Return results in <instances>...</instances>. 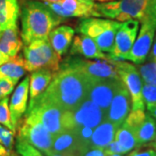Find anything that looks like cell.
I'll return each instance as SVG.
<instances>
[{
	"mask_svg": "<svg viewBox=\"0 0 156 156\" xmlns=\"http://www.w3.org/2000/svg\"><path fill=\"white\" fill-rule=\"evenodd\" d=\"M91 83L77 71L60 67L48 88L36 100L49 102L65 110H74L87 99Z\"/></svg>",
	"mask_w": 156,
	"mask_h": 156,
	"instance_id": "1",
	"label": "cell"
},
{
	"mask_svg": "<svg viewBox=\"0 0 156 156\" xmlns=\"http://www.w3.org/2000/svg\"><path fill=\"white\" fill-rule=\"evenodd\" d=\"M65 18L58 17L39 0H24L21 6V39L24 45L48 38Z\"/></svg>",
	"mask_w": 156,
	"mask_h": 156,
	"instance_id": "2",
	"label": "cell"
},
{
	"mask_svg": "<svg viewBox=\"0 0 156 156\" xmlns=\"http://www.w3.org/2000/svg\"><path fill=\"white\" fill-rule=\"evenodd\" d=\"M26 113L37 117L44 128L54 136L64 131L74 130L70 110H65L54 104L38 100L30 101Z\"/></svg>",
	"mask_w": 156,
	"mask_h": 156,
	"instance_id": "3",
	"label": "cell"
},
{
	"mask_svg": "<svg viewBox=\"0 0 156 156\" xmlns=\"http://www.w3.org/2000/svg\"><path fill=\"white\" fill-rule=\"evenodd\" d=\"M23 61L26 71L32 72L41 69H47L56 73L60 69V58L52 48L49 38L34 41L24 45Z\"/></svg>",
	"mask_w": 156,
	"mask_h": 156,
	"instance_id": "4",
	"label": "cell"
},
{
	"mask_svg": "<svg viewBox=\"0 0 156 156\" xmlns=\"http://www.w3.org/2000/svg\"><path fill=\"white\" fill-rule=\"evenodd\" d=\"M122 22L112 19L88 17L82 19L77 27L79 33L93 39L101 51L111 52L117 30Z\"/></svg>",
	"mask_w": 156,
	"mask_h": 156,
	"instance_id": "5",
	"label": "cell"
},
{
	"mask_svg": "<svg viewBox=\"0 0 156 156\" xmlns=\"http://www.w3.org/2000/svg\"><path fill=\"white\" fill-rule=\"evenodd\" d=\"M148 0H110L96 5L101 17H108L118 22L130 19L141 21L145 16Z\"/></svg>",
	"mask_w": 156,
	"mask_h": 156,
	"instance_id": "6",
	"label": "cell"
},
{
	"mask_svg": "<svg viewBox=\"0 0 156 156\" xmlns=\"http://www.w3.org/2000/svg\"><path fill=\"white\" fill-rule=\"evenodd\" d=\"M60 67L76 70L88 80L94 82L102 79H120L117 72L116 61H91L79 57H69Z\"/></svg>",
	"mask_w": 156,
	"mask_h": 156,
	"instance_id": "7",
	"label": "cell"
},
{
	"mask_svg": "<svg viewBox=\"0 0 156 156\" xmlns=\"http://www.w3.org/2000/svg\"><path fill=\"white\" fill-rule=\"evenodd\" d=\"M54 137L37 117L30 113L25 114L19 125L17 138L25 140L44 154L52 149Z\"/></svg>",
	"mask_w": 156,
	"mask_h": 156,
	"instance_id": "8",
	"label": "cell"
},
{
	"mask_svg": "<svg viewBox=\"0 0 156 156\" xmlns=\"http://www.w3.org/2000/svg\"><path fill=\"white\" fill-rule=\"evenodd\" d=\"M117 72L119 77L127 87L131 96V110H145L142 98V80L137 68L131 63L116 61Z\"/></svg>",
	"mask_w": 156,
	"mask_h": 156,
	"instance_id": "9",
	"label": "cell"
},
{
	"mask_svg": "<svg viewBox=\"0 0 156 156\" xmlns=\"http://www.w3.org/2000/svg\"><path fill=\"white\" fill-rule=\"evenodd\" d=\"M139 20L136 19L122 22L115 34L113 49L108 54L112 60L123 61L125 56L128 55L134 45L139 32Z\"/></svg>",
	"mask_w": 156,
	"mask_h": 156,
	"instance_id": "10",
	"label": "cell"
},
{
	"mask_svg": "<svg viewBox=\"0 0 156 156\" xmlns=\"http://www.w3.org/2000/svg\"><path fill=\"white\" fill-rule=\"evenodd\" d=\"M140 22L141 26L139 34L134 41L132 49L128 55L125 56L123 61L128 60L135 64H141L147 60L150 52L155 37L156 27L146 18H143Z\"/></svg>",
	"mask_w": 156,
	"mask_h": 156,
	"instance_id": "11",
	"label": "cell"
},
{
	"mask_svg": "<svg viewBox=\"0 0 156 156\" xmlns=\"http://www.w3.org/2000/svg\"><path fill=\"white\" fill-rule=\"evenodd\" d=\"M122 83L121 79L114 78L94 81L90 83L87 98L106 113Z\"/></svg>",
	"mask_w": 156,
	"mask_h": 156,
	"instance_id": "12",
	"label": "cell"
},
{
	"mask_svg": "<svg viewBox=\"0 0 156 156\" xmlns=\"http://www.w3.org/2000/svg\"><path fill=\"white\" fill-rule=\"evenodd\" d=\"M71 111L73 123L76 129L80 127H89L95 129L106 119V113L88 98Z\"/></svg>",
	"mask_w": 156,
	"mask_h": 156,
	"instance_id": "13",
	"label": "cell"
},
{
	"mask_svg": "<svg viewBox=\"0 0 156 156\" xmlns=\"http://www.w3.org/2000/svg\"><path fill=\"white\" fill-rule=\"evenodd\" d=\"M131 96L125 84L122 83L113 97L108 109L106 112V119L121 127L127 119L131 110Z\"/></svg>",
	"mask_w": 156,
	"mask_h": 156,
	"instance_id": "14",
	"label": "cell"
},
{
	"mask_svg": "<svg viewBox=\"0 0 156 156\" xmlns=\"http://www.w3.org/2000/svg\"><path fill=\"white\" fill-rule=\"evenodd\" d=\"M51 150L62 156H83L88 151L73 130L56 134L54 137Z\"/></svg>",
	"mask_w": 156,
	"mask_h": 156,
	"instance_id": "15",
	"label": "cell"
},
{
	"mask_svg": "<svg viewBox=\"0 0 156 156\" xmlns=\"http://www.w3.org/2000/svg\"><path fill=\"white\" fill-rule=\"evenodd\" d=\"M29 89H30V76H26L14 90L10 101V111L11 121L17 128L23 115L27 110Z\"/></svg>",
	"mask_w": 156,
	"mask_h": 156,
	"instance_id": "16",
	"label": "cell"
},
{
	"mask_svg": "<svg viewBox=\"0 0 156 156\" xmlns=\"http://www.w3.org/2000/svg\"><path fill=\"white\" fill-rule=\"evenodd\" d=\"M70 55H81L88 58H96L104 61H113L110 56L99 49L95 42L87 36L75 37L70 49Z\"/></svg>",
	"mask_w": 156,
	"mask_h": 156,
	"instance_id": "17",
	"label": "cell"
},
{
	"mask_svg": "<svg viewBox=\"0 0 156 156\" xmlns=\"http://www.w3.org/2000/svg\"><path fill=\"white\" fill-rule=\"evenodd\" d=\"M68 17H101L94 0H62L59 3Z\"/></svg>",
	"mask_w": 156,
	"mask_h": 156,
	"instance_id": "18",
	"label": "cell"
},
{
	"mask_svg": "<svg viewBox=\"0 0 156 156\" xmlns=\"http://www.w3.org/2000/svg\"><path fill=\"white\" fill-rule=\"evenodd\" d=\"M118 125L105 119L94 129L89 142V149L104 148L115 140Z\"/></svg>",
	"mask_w": 156,
	"mask_h": 156,
	"instance_id": "19",
	"label": "cell"
},
{
	"mask_svg": "<svg viewBox=\"0 0 156 156\" xmlns=\"http://www.w3.org/2000/svg\"><path fill=\"white\" fill-rule=\"evenodd\" d=\"M75 30L69 25H61L53 29L48 37L52 48L59 56L66 54L71 44Z\"/></svg>",
	"mask_w": 156,
	"mask_h": 156,
	"instance_id": "20",
	"label": "cell"
},
{
	"mask_svg": "<svg viewBox=\"0 0 156 156\" xmlns=\"http://www.w3.org/2000/svg\"><path fill=\"white\" fill-rule=\"evenodd\" d=\"M23 41L19 37L17 26L2 30L0 36V52L9 57H14L22 49Z\"/></svg>",
	"mask_w": 156,
	"mask_h": 156,
	"instance_id": "21",
	"label": "cell"
},
{
	"mask_svg": "<svg viewBox=\"0 0 156 156\" xmlns=\"http://www.w3.org/2000/svg\"><path fill=\"white\" fill-rule=\"evenodd\" d=\"M25 72L23 57L21 55H17L0 66V80H8L17 85Z\"/></svg>",
	"mask_w": 156,
	"mask_h": 156,
	"instance_id": "22",
	"label": "cell"
},
{
	"mask_svg": "<svg viewBox=\"0 0 156 156\" xmlns=\"http://www.w3.org/2000/svg\"><path fill=\"white\" fill-rule=\"evenodd\" d=\"M56 73L47 69L32 71L30 76V101L36 99L44 92L51 83Z\"/></svg>",
	"mask_w": 156,
	"mask_h": 156,
	"instance_id": "23",
	"label": "cell"
},
{
	"mask_svg": "<svg viewBox=\"0 0 156 156\" xmlns=\"http://www.w3.org/2000/svg\"><path fill=\"white\" fill-rule=\"evenodd\" d=\"M20 13L18 0H0V28L2 30L17 26Z\"/></svg>",
	"mask_w": 156,
	"mask_h": 156,
	"instance_id": "24",
	"label": "cell"
},
{
	"mask_svg": "<svg viewBox=\"0 0 156 156\" xmlns=\"http://www.w3.org/2000/svg\"><path fill=\"white\" fill-rule=\"evenodd\" d=\"M138 147L149 146L156 135V121L149 113L146 114L143 122L134 130Z\"/></svg>",
	"mask_w": 156,
	"mask_h": 156,
	"instance_id": "25",
	"label": "cell"
},
{
	"mask_svg": "<svg viewBox=\"0 0 156 156\" xmlns=\"http://www.w3.org/2000/svg\"><path fill=\"white\" fill-rule=\"evenodd\" d=\"M115 140L122 147L125 154H128L138 147L134 133L130 128L123 124L117 129Z\"/></svg>",
	"mask_w": 156,
	"mask_h": 156,
	"instance_id": "26",
	"label": "cell"
},
{
	"mask_svg": "<svg viewBox=\"0 0 156 156\" xmlns=\"http://www.w3.org/2000/svg\"><path fill=\"white\" fill-rule=\"evenodd\" d=\"M0 124L8 129L16 133L17 128L13 125L11 121V111L9 107V97L6 96L0 100Z\"/></svg>",
	"mask_w": 156,
	"mask_h": 156,
	"instance_id": "27",
	"label": "cell"
},
{
	"mask_svg": "<svg viewBox=\"0 0 156 156\" xmlns=\"http://www.w3.org/2000/svg\"><path fill=\"white\" fill-rule=\"evenodd\" d=\"M139 72L144 83L156 86V62H150L140 66Z\"/></svg>",
	"mask_w": 156,
	"mask_h": 156,
	"instance_id": "28",
	"label": "cell"
},
{
	"mask_svg": "<svg viewBox=\"0 0 156 156\" xmlns=\"http://www.w3.org/2000/svg\"><path fill=\"white\" fill-rule=\"evenodd\" d=\"M142 98L145 107L149 112L156 108V86L144 83L142 86Z\"/></svg>",
	"mask_w": 156,
	"mask_h": 156,
	"instance_id": "29",
	"label": "cell"
},
{
	"mask_svg": "<svg viewBox=\"0 0 156 156\" xmlns=\"http://www.w3.org/2000/svg\"><path fill=\"white\" fill-rule=\"evenodd\" d=\"M16 150L17 154L21 156H44V154L37 148L17 137L16 141Z\"/></svg>",
	"mask_w": 156,
	"mask_h": 156,
	"instance_id": "30",
	"label": "cell"
},
{
	"mask_svg": "<svg viewBox=\"0 0 156 156\" xmlns=\"http://www.w3.org/2000/svg\"><path fill=\"white\" fill-rule=\"evenodd\" d=\"M14 137L15 134L12 131L0 124V144L10 152H11L15 144Z\"/></svg>",
	"mask_w": 156,
	"mask_h": 156,
	"instance_id": "31",
	"label": "cell"
},
{
	"mask_svg": "<svg viewBox=\"0 0 156 156\" xmlns=\"http://www.w3.org/2000/svg\"><path fill=\"white\" fill-rule=\"evenodd\" d=\"M76 136H77L78 140L81 141V143L87 148V150H89V142H90V139L93 134L94 128H89V127H80V128H76V129L73 130Z\"/></svg>",
	"mask_w": 156,
	"mask_h": 156,
	"instance_id": "32",
	"label": "cell"
},
{
	"mask_svg": "<svg viewBox=\"0 0 156 156\" xmlns=\"http://www.w3.org/2000/svg\"><path fill=\"white\" fill-rule=\"evenodd\" d=\"M143 18L148 20L156 27V0H148Z\"/></svg>",
	"mask_w": 156,
	"mask_h": 156,
	"instance_id": "33",
	"label": "cell"
},
{
	"mask_svg": "<svg viewBox=\"0 0 156 156\" xmlns=\"http://www.w3.org/2000/svg\"><path fill=\"white\" fill-rule=\"evenodd\" d=\"M126 156H156V152L149 146H140L130 151Z\"/></svg>",
	"mask_w": 156,
	"mask_h": 156,
	"instance_id": "34",
	"label": "cell"
},
{
	"mask_svg": "<svg viewBox=\"0 0 156 156\" xmlns=\"http://www.w3.org/2000/svg\"><path fill=\"white\" fill-rule=\"evenodd\" d=\"M105 154H125L124 151L122 148V147L120 144L117 142L115 140H114L111 141L108 145L106 147L103 148Z\"/></svg>",
	"mask_w": 156,
	"mask_h": 156,
	"instance_id": "35",
	"label": "cell"
},
{
	"mask_svg": "<svg viewBox=\"0 0 156 156\" xmlns=\"http://www.w3.org/2000/svg\"><path fill=\"white\" fill-rule=\"evenodd\" d=\"M16 84L11 83L8 80H0V91L3 97H6L11 94Z\"/></svg>",
	"mask_w": 156,
	"mask_h": 156,
	"instance_id": "36",
	"label": "cell"
},
{
	"mask_svg": "<svg viewBox=\"0 0 156 156\" xmlns=\"http://www.w3.org/2000/svg\"><path fill=\"white\" fill-rule=\"evenodd\" d=\"M105 152L103 148H91L87 151L83 156H105Z\"/></svg>",
	"mask_w": 156,
	"mask_h": 156,
	"instance_id": "37",
	"label": "cell"
},
{
	"mask_svg": "<svg viewBox=\"0 0 156 156\" xmlns=\"http://www.w3.org/2000/svg\"><path fill=\"white\" fill-rule=\"evenodd\" d=\"M155 38L154 40L153 43V48H152V51H151L150 55H149V59L151 62H156V36L154 37Z\"/></svg>",
	"mask_w": 156,
	"mask_h": 156,
	"instance_id": "38",
	"label": "cell"
},
{
	"mask_svg": "<svg viewBox=\"0 0 156 156\" xmlns=\"http://www.w3.org/2000/svg\"><path fill=\"white\" fill-rule=\"evenodd\" d=\"M10 58H11V57H9L8 56L5 55L4 53L0 52V66H1V65H3L4 63H5L6 62L9 61V60H10Z\"/></svg>",
	"mask_w": 156,
	"mask_h": 156,
	"instance_id": "39",
	"label": "cell"
},
{
	"mask_svg": "<svg viewBox=\"0 0 156 156\" xmlns=\"http://www.w3.org/2000/svg\"><path fill=\"white\" fill-rule=\"evenodd\" d=\"M11 154V152L7 150L4 146L0 144V156H9Z\"/></svg>",
	"mask_w": 156,
	"mask_h": 156,
	"instance_id": "40",
	"label": "cell"
},
{
	"mask_svg": "<svg viewBox=\"0 0 156 156\" xmlns=\"http://www.w3.org/2000/svg\"><path fill=\"white\" fill-rule=\"evenodd\" d=\"M44 156H62L61 154H57V153L52 150L47 151V152L44 153Z\"/></svg>",
	"mask_w": 156,
	"mask_h": 156,
	"instance_id": "41",
	"label": "cell"
},
{
	"mask_svg": "<svg viewBox=\"0 0 156 156\" xmlns=\"http://www.w3.org/2000/svg\"><path fill=\"white\" fill-rule=\"evenodd\" d=\"M149 147H151L156 152V135L155 137H154V140L149 144Z\"/></svg>",
	"mask_w": 156,
	"mask_h": 156,
	"instance_id": "42",
	"label": "cell"
},
{
	"mask_svg": "<svg viewBox=\"0 0 156 156\" xmlns=\"http://www.w3.org/2000/svg\"><path fill=\"white\" fill-rule=\"evenodd\" d=\"M41 1L42 2H48V3H60L62 0H41Z\"/></svg>",
	"mask_w": 156,
	"mask_h": 156,
	"instance_id": "43",
	"label": "cell"
},
{
	"mask_svg": "<svg viewBox=\"0 0 156 156\" xmlns=\"http://www.w3.org/2000/svg\"><path fill=\"white\" fill-rule=\"evenodd\" d=\"M148 113L150 114L154 118V120L156 121V108H154L153 110H151V111L148 112Z\"/></svg>",
	"mask_w": 156,
	"mask_h": 156,
	"instance_id": "44",
	"label": "cell"
},
{
	"mask_svg": "<svg viewBox=\"0 0 156 156\" xmlns=\"http://www.w3.org/2000/svg\"><path fill=\"white\" fill-rule=\"evenodd\" d=\"M105 156H123L122 154H106Z\"/></svg>",
	"mask_w": 156,
	"mask_h": 156,
	"instance_id": "45",
	"label": "cell"
},
{
	"mask_svg": "<svg viewBox=\"0 0 156 156\" xmlns=\"http://www.w3.org/2000/svg\"><path fill=\"white\" fill-rule=\"evenodd\" d=\"M9 156H21L19 155V154H14V153H11V154Z\"/></svg>",
	"mask_w": 156,
	"mask_h": 156,
	"instance_id": "46",
	"label": "cell"
},
{
	"mask_svg": "<svg viewBox=\"0 0 156 156\" xmlns=\"http://www.w3.org/2000/svg\"><path fill=\"white\" fill-rule=\"evenodd\" d=\"M96 1H99L100 3H103V2H108V1H110V0H96Z\"/></svg>",
	"mask_w": 156,
	"mask_h": 156,
	"instance_id": "47",
	"label": "cell"
},
{
	"mask_svg": "<svg viewBox=\"0 0 156 156\" xmlns=\"http://www.w3.org/2000/svg\"><path fill=\"white\" fill-rule=\"evenodd\" d=\"M2 98H4V97H3V95H2V93H1V91H0V100H1Z\"/></svg>",
	"mask_w": 156,
	"mask_h": 156,
	"instance_id": "48",
	"label": "cell"
},
{
	"mask_svg": "<svg viewBox=\"0 0 156 156\" xmlns=\"http://www.w3.org/2000/svg\"><path fill=\"white\" fill-rule=\"evenodd\" d=\"M1 33H2V30H1V28H0V36H1Z\"/></svg>",
	"mask_w": 156,
	"mask_h": 156,
	"instance_id": "49",
	"label": "cell"
}]
</instances>
